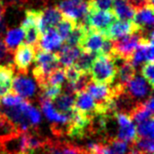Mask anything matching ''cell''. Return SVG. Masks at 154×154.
Listing matches in <instances>:
<instances>
[{
	"mask_svg": "<svg viewBox=\"0 0 154 154\" xmlns=\"http://www.w3.org/2000/svg\"><path fill=\"white\" fill-rule=\"evenodd\" d=\"M35 47L21 43L13 53V63L18 72H27L28 67L34 62Z\"/></svg>",
	"mask_w": 154,
	"mask_h": 154,
	"instance_id": "cell-9",
	"label": "cell"
},
{
	"mask_svg": "<svg viewBox=\"0 0 154 154\" xmlns=\"http://www.w3.org/2000/svg\"><path fill=\"white\" fill-rule=\"evenodd\" d=\"M37 27L41 36L49 28H55L57 25L63 18L57 6L46 7L42 10H38Z\"/></svg>",
	"mask_w": 154,
	"mask_h": 154,
	"instance_id": "cell-10",
	"label": "cell"
},
{
	"mask_svg": "<svg viewBox=\"0 0 154 154\" xmlns=\"http://www.w3.org/2000/svg\"><path fill=\"white\" fill-rule=\"evenodd\" d=\"M39 102L44 115L52 123L51 128L53 134L56 136L66 135L70 117L66 114L59 112L49 100L39 99Z\"/></svg>",
	"mask_w": 154,
	"mask_h": 154,
	"instance_id": "cell-4",
	"label": "cell"
},
{
	"mask_svg": "<svg viewBox=\"0 0 154 154\" xmlns=\"http://www.w3.org/2000/svg\"><path fill=\"white\" fill-rule=\"evenodd\" d=\"M115 154H131L133 145L130 143L117 139L116 137H108L104 141Z\"/></svg>",
	"mask_w": 154,
	"mask_h": 154,
	"instance_id": "cell-23",
	"label": "cell"
},
{
	"mask_svg": "<svg viewBox=\"0 0 154 154\" xmlns=\"http://www.w3.org/2000/svg\"><path fill=\"white\" fill-rule=\"evenodd\" d=\"M153 118L137 124V127L136 128L137 136L140 137H152L153 139Z\"/></svg>",
	"mask_w": 154,
	"mask_h": 154,
	"instance_id": "cell-26",
	"label": "cell"
},
{
	"mask_svg": "<svg viewBox=\"0 0 154 154\" xmlns=\"http://www.w3.org/2000/svg\"><path fill=\"white\" fill-rule=\"evenodd\" d=\"M25 99L21 98L20 96L10 92L8 94L0 97V106L1 107H13L21 103Z\"/></svg>",
	"mask_w": 154,
	"mask_h": 154,
	"instance_id": "cell-28",
	"label": "cell"
},
{
	"mask_svg": "<svg viewBox=\"0 0 154 154\" xmlns=\"http://www.w3.org/2000/svg\"><path fill=\"white\" fill-rule=\"evenodd\" d=\"M128 1L134 7V9H135V10L140 9V8H143V7L147 5L146 0H128Z\"/></svg>",
	"mask_w": 154,
	"mask_h": 154,
	"instance_id": "cell-34",
	"label": "cell"
},
{
	"mask_svg": "<svg viewBox=\"0 0 154 154\" xmlns=\"http://www.w3.org/2000/svg\"><path fill=\"white\" fill-rule=\"evenodd\" d=\"M147 35V34H146ZM145 33L143 31L135 32V33L125 35L116 40H112V50L111 56L115 59L129 60L134 52L145 37Z\"/></svg>",
	"mask_w": 154,
	"mask_h": 154,
	"instance_id": "cell-3",
	"label": "cell"
},
{
	"mask_svg": "<svg viewBox=\"0 0 154 154\" xmlns=\"http://www.w3.org/2000/svg\"><path fill=\"white\" fill-rule=\"evenodd\" d=\"M154 64L153 63H145L143 67H141V74L143 78L147 81V83L150 85V87L153 88L154 85V70H153Z\"/></svg>",
	"mask_w": 154,
	"mask_h": 154,
	"instance_id": "cell-32",
	"label": "cell"
},
{
	"mask_svg": "<svg viewBox=\"0 0 154 154\" xmlns=\"http://www.w3.org/2000/svg\"><path fill=\"white\" fill-rule=\"evenodd\" d=\"M139 31L144 32L133 21H120V20H116L103 34L105 36L106 39L112 41V40H116L120 37H123L125 35L132 34Z\"/></svg>",
	"mask_w": 154,
	"mask_h": 154,
	"instance_id": "cell-13",
	"label": "cell"
},
{
	"mask_svg": "<svg viewBox=\"0 0 154 154\" xmlns=\"http://www.w3.org/2000/svg\"><path fill=\"white\" fill-rule=\"evenodd\" d=\"M88 11L112 10V0H88Z\"/></svg>",
	"mask_w": 154,
	"mask_h": 154,
	"instance_id": "cell-31",
	"label": "cell"
},
{
	"mask_svg": "<svg viewBox=\"0 0 154 154\" xmlns=\"http://www.w3.org/2000/svg\"><path fill=\"white\" fill-rule=\"evenodd\" d=\"M80 54V49L77 46H67L63 43L62 47L56 53L60 64L64 67L73 66Z\"/></svg>",
	"mask_w": 154,
	"mask_h": 154,
	"instance_id": "cell-17",
	"label": "cell"
},
{
	"mask_svg": "<svg viewBox=\"0 0 154 154\" xmlns=\"http://www.w3.org/2000/svg\"><path fill=\"white\" fill-rule=\"evenodd\" d=\"M4 13H5V7H4L2 1H0V23H1V21H2Z\"/></svg>",
	"mask_w": 154,
	"mask_h": 154,
	"instance_id": "cell-35",
	"label": "cell"
},
{
	"mask_svg": "<svg viewBox=\"0 0 154 154\" xmlns=\"http://www.w3.org/2000/svg\"><path fill=\"white\" fill-rule=\"evenodd\" d=\"M74 109L90 118L98 115L97 103L87 91H81L74 95Z\"/></svg>",
	"mask_w": 154,
	"mask_h": 154,
	"instance_id": "cell-14",
	"label": "cell"
},
{
	"mask_svg": "<svg viewBox=\"0 0 154 154\" xmlns=\"http://www.w3.org/2000/svg\"><path fill=\"white\" fill-rule=\"evenodd\" d=\"M62 92H63V89L60 86H51V85H47L46 87L41 89L40 99L53 100L54 99H56Z\"/></svg>",
	"mask_w": 154,
	"mask_h": 154,
	"instance_id": "cell-30",
	"label": "cell"
},
{
	"mask_svg": "<svg viewBox=\"0 0 154 154\" xmlns=\"http://www.w3.org/2000/svg\"><path fill=\"white\" fill-rule=\"evenodd\" d=\"M89 73L94 83L111 85L114 83L117 73L115 59L111 55H98L92 63Z\"/></svg>",
	"mask_w": 154,
	"mask_h": 154,
	"instance_id": "cell-1",
	"label": "cell"
},
{
	"mask_svg": "<svg viewBox=\"0 0 154 154\" xmlns=\"http://www.w3.org/2000/svg\"><path fill=\"white\" fill-rule=\"evenodd\" d=\"M36 89H37V86L34 80L27 75V72L15 73L13 81H12L11 92L26 100L32 98L35 95Z\"/></svg>",
	"mask_w": 154,
	"mask_h": 154,
	"instance_id": "cell-8",
	"label": "cell"
},
{
	"mask_svg": "<svg viewBox=\"0 0 154 154\" xmlns=\"http://www.w3.org/2000/svg\"><path fill=\"white\" fill-rule=\"evenodd\" d=\"M118 123V133L116 137L126 143H132L137 139V130L133 120L126 112H115L113 115Z\"/></svg>",
	"mask_w": 154,
	"mask_h": 154,
	"instance_id": "cell-12",
	"label": "cell"
},
{
	"mask_svg": "<svg viewBox=\"0 0 154 154\" xmlns=\"http://www.w3.org/2000/svg\"><path fill=\"white\" fill-rule=\"evenodd\" d=\"M152 87L147 83L143 76L135 75L129 81L124 89V96L131 102L140 103V100H146L152 95Z\"/></svg>",
	"mask_w": 154,
	"mask_h": 154,
	"instance_id": "cell-5",
	"label": "cell"
},
{
	"mask_svg": "<svg viewBox=\"0 0 154 154\" xmlns=\"http://www.w3.org/2000/svg\"><path fill=\"white\" fill-rule=\"evenodd\" d=\"M153 139L152 137H137L134 143L133 147L140 153H153Z\"/></svg>",
	"mask_w": 154,
	"mask_h": 154,
	"instance_id": "cell-25",
	"label": "cell"
},
{
	"mask_svg": "<svg viewBox=\"0 0 154 154\" xmlns=\"http://www.w3.org/2000/svg\"><path fill=\"white\" fill-rule=\"evenodd\" d=\"M13 53L14 52H12L8 49L3 40L0 39V66H14Z\"/></svg>",
	"mask_w": 154,
	"mask_h": 154,
	"instance_id": "cell-27",
	"label": "cell"
},
{
	"mask_svg": "<svg viewBox=\"0 0 154 154\" xmlns=\"http://www.w3.org/2000/svg\"><path fill=\"white\" fill-rule=\"evenodd\" d=\"M51 102L52 104L54 105V107L59 112L66 114L68 116L70 115V113L74 109V95L62 92L56 99L51 100Z\"/></svg>",
	"mask_w": 154,
	"mask_h": 154,
	"instance_id": "cell-19",
	"label": "cell"
},
{
	"mask_svg": "<svg viewBox=\"0 0 154 154\" xmlns=\"http://www.w3.org/2000/svg\"><path fill=\"white\" fill-rule=\"evenodd\" d=\"M133 22L144 32H149L152 30L154 16H153V6H144L140 9L136 10Z\"/></svg>",
	"mask_w": 154,
	"mask_h": 154,
	"instance_id": "cell-16",
	"label": "cell"
},
{
	"mask_svg": "<svg viewBox=\"0 0 154 154\" xmlns=\"http://www.w3.org/2000/svg\"><path fill=\"white\" fill-rule=\"evenodd\" d=\"M0 1H1V0H0Z\"/></svg>",
	"mask_w": 154,
	"mask_h": 154,
	"instance_id": "cell-36",
	"label": "cell"
},
{
	"mask_svg": "<svg viewBox=\"0 0 154 154\" xmlns=\"http://www.w3.org/2000/svg\"><path fill=\"white\" fill-rule=\"evenodd\" d=\"M35 66L32 70L35 80L37 81L40 89L47 86V79L49 75L57 68L60 67L56 53L46 52L36 49L35 53Z\"/></svg>",
	"mask_w": 154,
	"mask_h": 154,
	"instance_id": "cell-2",
	"label": "cell"
},
{
	"mask_svg": "<svg viewBox=\"0 0 154 154\" xmlns=\"http://www.w3.org/2000/svg\"><path fill=\"white\" fill-rule=\"evenodd\" d=\"M63 39L58 34L56 28H49L44 33L40 36L39 42L37 46L35 47L36 49H40L46 52H53L56 50H59L63 45Z\"/></svg>",
	"mask_w": 154,
	"mask_h": 154,
	"instance_id": "cell-15",
	"label": "cell"
},
{
	"mask_svg": "<svg viewBox=\"0 0 154 154\" xmlns=\"http://www.w3.org/2000/svg\"><path fill=\"white\" fill-rule=\"evenodd\" d=\"M112 11L117 20L133 21L136 10L128 0H112Z\"/></svg>",
	"mask_w": 154,
	"mask_h": 154,
	"instance_id": "cell-18",
	"label": "cell"
},
{
	"mask_svg": "<svg viewBox=\"0 0 154 154\" xmlns=\"http://www.w3.org/2000/svg\"><path fill=\"white\" fill-rule=\"evenodd\" d=\"M57 7L63 17L72 20L75 23H85V18L88 14L86 0H63Z\"/></svg>",
	"mask_w": 154,
	"mask_h": 154,
	"instance_id": "cell-6",
	"label": "cell"
},
{
	"mask_svg": "<svg viewBox=\"0 0 154 154\" xmlns=\"http://www.w3.org/2000/svg\"><path fill=\"white\" fill-rule=\"evenodd\" d=\"M97 56H98V54H96V53L80 50V54L73 63V66L81 73H89L92 63Z\"/></svg>",
	"mask_w": 154,
	"mask_h": 154,
	"instance_id": "cell-22",
	"label": "cell"
},
{
	"mask_svg": "<svg viewBox=\"0 0 154 154\" xmlns=\"http://www.w3.org/2000/svg\"><path fill=\"white\" fill-rule=\"evenodd\" d=\"M0 154H1V153H0Z\"/></svg>",
	"mask_w": 154,
	"mask_h": 154,
	"instance_id": "cell-37",
	"label": "cell"
},
{
	"mask_svg": "<svg viewBox=\"0 0 154 154\" xmlns=\"http://www.w3.org/2000/svg\"><path fill=\"white\" fill-rule=\"evenodd\" d=\"M25 38V32L21 27L18 28H7L5 31L4 43L10 51L14 52Z\"/></svg>",
	"mask_w": 154,
	"mask_h": 154,
	"instance_id": "cell-21",
	"label": "cell"
},
{
	"mask_svg": "<svg viewBox=\"0 0 154 154\" xmlns=\"http://www.w3.org/2000/svg\"><path fill=\"white\" fill-rule=\"evenodd\" d=\"M15 73L16 69L14 66H0V97L11 92Z\"/></svg>",
	"mask_w": 154,
	"mask_h": 154,
	"instance_id": "cell-20",
	"label": "cell"
},
{
	"mask_svg": "<svg viewBox=\"0 0 154 154\" xmlns=\"http://www.w3.org/2000/svg\"><path fill=\"white\" fill-rule=\"evenodd\" d=\"M64 82H66V77H64L63 67H59L55 69L47 79V85H51V86L63 87Z\"/></svg>",
	"mask_w": 154,
	"mask_h": 154,
	"instance_id": "cell-29",
	"label": "cell"
},
{
	"mask_svg": "<svg viewBox=\"0 0 154 154\" xmlns=\"http://www.w3.org/2000/svg\"><path fill=\"white\" fill-rule=\"evenodd\" d=\"M76 23L74 21H72V20H69L67 18H63L62 21H60L57 26L55 27L57 32H58V34L60 36V38L63 39V41H64L69 34L71 33V31L73 30V28L75 27Z\"/></svg>",
	"mask_w": 154,
	"mask_h": 154,
	"instance_id": "cell-24",
	"label": "cell"
},
{
	"mask_svg": "<svg viewBox=\"0 0 154 154\" xmlns=\"http://www.w3.org/2000/svg\"><path fill=\"white\" fill-rule=\"evenodd\" d=\"M106 40L107 39L105 38V36L102 32L87 27L86 33H85L84 37L79 42L77 47L81 51L96 53V54L100 55Z\"/></svg>",
	"mask_w": 154,
	"mask_h": 154,
	"instance_id": "cell-11",
	"label": "cell"
},
{
	"mask_svg": "<svg viewBox=\"0 0 154 154\" xmlns=\"http://www.w3.org/2000/svg\"><path fill=\"white\" fill-rule=\"evenodd\" d=\"M63 70H64V77H66V82L70 83V84L76 82V81L79 79L81 74H82L81 72H79L78 70H77L73 66L64 67Z\"/></svg>",
	"mask_w": 154,
	"mask_h": 154,
	"instance_id": "cell-33",
	"label": "cell"
},
{
	"mask_svg": "<svg viewBox=\"0 0 154 154\" xmlns=\"http://www.w3.org/2000/svg\"><path fill=\"white\" fill-rule=\"evenodd\" d=\"M116 20L112 10H90L88 11L84 23L87 27L103 33Z\"/></svg>",
	"mask_w": 154,
	"mask_h": 154,
	"instance_id": "cell-7",
	"label": "cell"
}]
</instances>
